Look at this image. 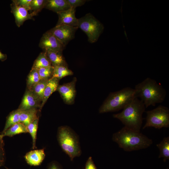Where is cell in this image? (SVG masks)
I'll return each instance as SVG.
<instances>
[{"mask_svg":"<svg viewBox=\"0 0 169 169\" xmlns=\"http://www.w3.org/2000/svg\"><path fill=\"white\" fill-rule=\"evenodd\" d=\"M112 140L125 151H131L145 149L152 143V140L138 131L124 126L112 136Z\"/></svg>","mask_w":169,"mask_h":169,"instance_id":"cell-1","label":"cell"},{"mask_svg":"<svg viewBox=\"0 0 169 169\" xmlns=\"http://www.w3.org/2000/svg\"><path fill=\"white\" fill-rule=\"evenodd\" d=\"M136 96L139 97L146 108L155 106L164 100L166 90L154 79L147 77L135 85Z\"/></svg>","mask_w":169,"mask_h":169,"instance_id":"cell-2","label":"cell"},{"mask_svg":"<svg viewBox=\"0 0 169 169\" xmlns=\"http://www.w3.org/2000/svg\"><path fill=\"white\" fill-rule=\"evenodd\" d=\"M145 108L142 102L136 97L121 112L114 114L113 117L120 121L125 126L140 131L143 120L142 115Z\"/></svg>","mask_w":169,"mask_h":169,"instance_id":"cell-3","label":"cell"},{"mask_svg":"<svg viewBox=\"0 0 169 169\" xmlns=\"http://www.w3.org/2000/svg\"><path fill=\"white\" fill-rule=\"evenodd\" d=\"M136 97L135 89L130 87L110 93L100 107L99 112L103 113L119 111L123 109Z\"/></svg>","mask_w":169,"mask_h":169,"instance_id":"cell-4","label":"cell"},{"mask_svg":"<svg viewBox=\"0 0 169 169\" xmlns=\"http://www.w3.org/2000/svg\"><path fill=\"white\" fill-rule=\"evenodd\" d=\"M57 139L62 149L71 161L80 155L81 151L78 138L69 127L62 126L59 128Z\"/></svg>","mask_w":169,"mask_h":169,"instance_id":"cell-5","label":"cell"},{"mask_svg":"<svg viewBox=\"0 0 169 169\" xmlns=\"http://www.w3.org/2000/svg\"><path fill=\"white\" fill-rule=\"evenodd\" d=\"M77 27L85 33L91 43L97 41L104 29L103 24L90 13L78 19Z\"/></svg>","mask_w":169,"mask_h":169,"instance_id":"cell-6","label":"cell"},{"mask_svg":"<svg viewBox=\"0 0 169 169\" xmlns=\"http://www.w3.org/2000/svg\"><path fill=\"white\" fill-rule=\"evenodd\" d=\"M146 112V122L143 129L150 127L158 129L169 127V109L167 107L159 105Z\"/></svg>","mask_w":169,"mask_h":169,"instance_id":"cell-7","label":"cell"},{"mask_svg":"<svg viewBox=\"0 0 169 169\" xmlns=\"http://www.w3.org/2000/svg\"><path fill=\"white\" fill-rule=\"evenodd\" d=\"M78 28L77 27L62 25H56L49 31L65 47L69 41L74 38Z\"/></svg>","mask_w":169,"mask_h":169,"instance_id":"cell-8","label":"cell"},{"mask_svg":"<svg viewBox=\"0 0 169 169\" xmlns=\"http://www.w3.org/2000/svg\"><path fill=\"white\" fill-rule=\"evenodd\" d=\"M39 46L46 50L62 51L64 47L62 43L49 30L43 35Z\"/></svg>","mask_w":169,"mask_h":169,"instance_id":"cell-9","label":"cell"},{"mask_svg":"<svg viewBox=\"0 0 169 169\" xmlns=\"http://www.w3.org/2000/svg\"><path fill=\"white\" fill-rule=\"evenodd\" d=\"M76 79L74 78L71 82L58 86L57 90L64 102L68 105L74 103L76 95L75 89Z\"/></svg>","mask_w":169,"mask_h":169,"instance_id":"cell-10","label":"cell"},{"mask_svg":"<svg viewBox=\"0 0 169 169\" xmlns=\"http://www.w3.org/2000/svg\"><path fill=\"white\" fill-rule=\"evenodd\" d=\"M75 8H70L57 13L58 16V20L56 25H64L77 27L78 19L75 15Z\"/></svg>","mask_w":169,"mask_h":169,"instance_id":"cell-11","label":"cell"},{"mask_svg":"<svg viewBox=\"0 0 169 169\" xmlns=\"http://www.w3.org/2000/svg\"><path fill=\"white\" fill-rule=\"evenodd\" d=\"M11 12L14 16L17 26L19 27L26 20L32 19L35 15L32 13H29L25 8L11 4Z\"/></svg>","mask_w":169,"mask_h":169,"instance_id":"cell-12","label":"cell"},{"mask_svg":"<svg viewBox=\"0 0 169 169\" xmlns=\"http://www.w3.org/2000/svg\"><path fill=\"white\" fill-rule=\"evenodd\" d=\"M45 155L44 149L31 151L24 156L27 162L30 166H38L43 162Z\"/></svg>","mask_w":169,"mask_h":169,"instance_id":"cell-13","label":"cell"},{"mask_svg":"<svg viewBox=\"0 0 169 169\" xmlns=\"http://www.w3.org/2000/svg\"><path fill=\"white\" fill-rule=\"evenodd\" d=\"M40 100L29 90L24 94L19 109L23 110L39 106Z\"/></svg>","mask_w":169,"mask_h":169,"instance_id":"cell-14","label":"cell"},{"mask_svg":"<svg viewBox=\"0 0 169 169\" xmlns=\"http://www.w3.org/2000/svg\"><path fill=\"white\" fill-rule=\"evenodd\" d=\"M70 8L67 0H47L44 7V8L56 13Z\"/></svg>","mask_w":169,"mask_h":169,"instance_id":"cell-15","label":"cell"},{"mask_svg":"<svg viewBox=\"0 0 169 169\" xmlns=\"http://www.w3.org/2000/svg\"><path fill=\"white\" fill-rule=\"evenodd\" d=\"M58 79L51 77L48 80L44 93L42 102L40 105V109H41L51 95L57 90L59 86Z\"/></svg>","mask_w":169,"mask_h":169,"instance_id":"cell-16","label":"cell"},{"mask_svg":"<svg viewBox=\"0 0 169 169\" xmlns=\"http://www.w3.org/2000/svg\"><path fill=\"white\" fill-rule=\"evenodd\" d=\"M52 66L63 65L67 64L62 54V51L46 50L44 51Z\"/></svg>","mask_w":169,"mask_h":169,"instance_id":"cell-17","label":"cell"},{"mask_svg":"<svg viewBox=\"0 0 169 169\" xmlns=\"http://www.w3.org/2000/svg\"><path fill=\"white\" fill-rule=\"evenodd\" d=\"M37 108H33L22 110L20 115V122L26 126L38 118L37 115Z\"/></svg>","mask_w":169,"mask_h":169,"instance_id":"cell-18","label":"cell"},{"mask_svg":"<svg viewBox=\"0 0 169 169\" xmlns=\"http://www.w3.org/2000/svg\"><path fill=\"white\" fill-rule=\"evenodd\" d=\"M27 133H28L27 126L19 122L12 125L1 134L3 137L6 136L12 137L18 134Z\"/></svg>","mask_w":169,"mask_h":169,"instance_id":"cell-19","label":"cell"},{"mask_svg":"<svg viewBox=\"0 0 169 169\" xmlns=\"http://www.w3.org/2000/svg\"><path fill=\"white\" fill-rule=\"evenodd\" d=\"M48 79L40 80L39 81L29 88L30 90L39 100L42 101L44 90Z\"/></svg>","mask_w":169,"mask_h":169,"instance_id":"cell-20","label":"cell"},{"mask_svg":"<svg viewBox=\"0 0 169 169\" xmlns=\"http://www.w3.org/2000/svg\"><path fill=\"white\" fill-rule=\"evenodd\" d=\"M22 111V110L18 108L9 114L7 118L4 128L1 134L12 125L20 122V115Z\"/></svg>","mask_w":169,"mask_h":169,"instance_id":"cell-21","label":"cell"},{"mask_svg":"<svg viewBox=\"0 0 169 169\" xmlns=\"http://www.w3.org/2000/svg\"><path fill=\"white\" fill-rule=\"evenodd\" d=\"M156 146L160 151L159 158H163V161L165 162L167 159H169V137H164Z\"/></svg>","mask_w":169,"mask_h":169,"instance_id":"cell-22","label":"cell"},{"mask_svg":"<svg viewBox=\"0 0 169 169\" xmlns=\"http://www.w3.org/2000/svg\"><path fill=\"white\" fill-rule=\"evenodd\" d=\"M53 67V72L52 77L59 80L66 76L73 74V72L69 69L67 66L59 65Z\"/></svg>","mask_w":169,"mask_h":169,"instance_id":"cell-23","label":"cell"},{"mask_svg":"<svg viewBox=\"0 0 169 169\" xmlns=\"http://www.w3.org/2000/svg\"><path fill=\"white\" fill-rule=\"evenodd\" d=\"M52 64L45 51L41 52L34 61L32 68L38 69L41 68L52 66Z\"/></svg>","mask_w":169,"mask_h":169,"instance_id":"cell-24","label":"cell"},{"mask_svg":"<svg viewBox=\"0 0 169 169\" xmlns=\"http://www.w3.org/2000/svg\"><path fill=\"white\" fill-rule=\"evenodd\" d=\"M38 122V118L27 126L28 132L29 133L32 138L33 149L35 148L36 147V141Z\"/></svg>","mask_w":169,"mask_h":169,"instance_id":"cell-25","label":"cell"},{"mask_svg":"<svg viewBox=\"0 0 169 169\" xmlns=\"http://www.w3.org/2000/svg\"><path fill=\"white\" fill-rule=\"evenodd\" d=\"M47 0H32L30 4V10L35 16L44 8Z\"/></svg>","mask_w":169,"mask_h":169,"instance_id":"cell-26","label":"cell"},{"mask_svg":"<svg viewBox=\"0 0 169 169\" xmlns=\"http://www.w3.org/2000/svg\"><path fill=\"white\" fill-rule=\"evenodd\" d=\"M40 80L37 69L32 68L27 78V84L30 88L38 83Z\"/></svg>","mask_w":169,"mask_h":169,"instance_id":"cell-27","label":"cell"},{"mask_svg":"<svg viewBox=\"0 0 169 169\" xmlns=\"http://www.w3.org/2000/svg\"><path fill=\"white\" fill-rule=\"evenodd\" d=\"M54 69L52 66L37 69L40 80L49 79L52 77Z\"/></svg>","mask_w":169,"mask_h":169,"instance_id":"cell-28","label":"cell"},{"mask_svg":"<svg viewBox=\"0 0 169 169\" xmlns=\"http://www.w3.org/2000/svg\"><path fill=\"white\" fill-rule=\"evenodd\" d=\"M12 1V4L24 8L28 11L30 10L32 0H14Z\"/></svg>","mask_w":169,"mask_h":169,"instance_id":"cell-29","label":"cell"},{"mask_svg":"<svg viewBox=\"0 0 169 169\" xmlns=\"http://www.w3.org/2000/svg\"><path fill=\"white\" fill-rule=\"evenodd\" d=\"M70 8H76L83 5L87 1L85 0H67Z\"/></svg>","mask_w":169,"mask_h":169,"instance_id":"cell-30","label":"cell"},{"mask_svg":"<svg viewBox=\"0 0 169 169\" xmlns=\"http://www.w3.org/2000/svg\"><path fill=\"white\" fill-rule=\"evenodd\" d=\"M85 169H97L91 157L88 158L85 164Z\"/></svg>","mask_w":169,"mask_h":169,"instance_id":"cell-31","label":"cell"},{"mask_svg":"<svg viewBox=\"0 0 169 169\" xmlns=\"http://www.w3.org/2000/svg\"><path fill=\"white\" fill-rule=\"evenodd\" d=\"M5 161V153L4 147H0V167L4 165Z\"/></svg>","mask_w":169,"mask_h":169,"instance_id":"cell-32","label":"cell"},{"mask_svg":"<svg viewBox=\"0 0 169 169\" xmlns=\"http://www.w3.org/2000/svg\"><path fill=\"white\" fill-rule=\"evenodd\" d=\"M48 169H61V168L56 163L53 162L49 165Z\"/></svg>","mask_w":169,"mask_h":169,"instance_id":"cell-33","label":"cell"},{"mask_svg":"<svg viewBox=\"0 0 169 169\" xmlns=\"http://www.w3.org/2000/svg\"><path fill=\"white\" fill-rule=\"evenodd\" d=\"M7 59V55L4 54L0 51V60L4 61Z\"/></svg>","mask_w":169,"mask_h":169,"instance_id":"cell-34","label":"cell"},{"mask_svg":"<svg viewBox=\"0 0 169 169\" xmlns=\"http://www.w3.org/2000/svg\"><path fill=\"white\" fill-rule=\"evenodd\" d=\"M3 138L1 133L0 134V147H4V144Z\"/></svg>","mask_w":169,"mask_h":169,"instance_id":"cell-35","label":"cell"},{"mask_svg":"<svg viewBox=\"0 0 169 169\" xmlns=\"http://www.w3.org/2000/svg\"><path fill=\"white\" fill-rule=\"evenodd\" d=\"M7 169H8V168H7Z\"/></svg>","mask_w":169,"mask_h":169,"instance_id":"cell-36","label":"cell"},{"mask_svg":"<svg viewBox=\"0 0 169 169\" xmlns=\"http://www.w3.org/2000/svg\"><path fill=\"white\" fill-rule=\"evenodd\" d=\"M167 169H168V168H167Z\"/></svg>","mask_w":169,"mask_h":169,"instance_id":"cell-37","label":"cell"}]
</instances>
